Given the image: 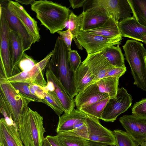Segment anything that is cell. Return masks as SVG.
Here are the masks:
<instances>
[{"label": "cell", "mask_w": 146, "mask_h": 146, "mask_svg": "<svg viewBox=\"0 0 146 146\" xmlns=\"http://www.w3.org/2000/svg\"><path fill=\"white\" fill-rule=\"evenodd\" d=\"M53 54L47 68L60 81L68 94L72 98L77 94L74 84L75 73L72 70L69 60V50L60 36L56 41Z\"/></svg>", "instance_id": "1"}, {"label": "cell", "mask_w": 146, "mask_h": 146, "mask_svg": "<svg viewBox=\"0 0 146 146\" xmlns=\"http://www.w3.org/2000/svg\"><path fill=\"white\" fill-rule=\"evenodd\" d=\"M31 9L36 13L41 25L52 34L66 27L71 12L65 6L46 0H35Z\"/></svg>", "instance_id": "2"}, {"label": "cell", "mask_w": 146, "mask_h": 146, "mask_svg": "<svg viewBox=\"0 0 146 146\" xmlns=\"http://www.w3.org/2000/svg\"><path fill=\"white\" fill-rule=\"evenodd\" d=\"M43 119L37 111L27 109L17 127L24 146H43L46 131Z\"/></svg>", "instance_id": "3"}, {"label": "cell", "mask_w": 146, "mask_h": 146, "mask_svg": "<svg viewBox=\"0 0 146 146\" xmlns=\"http://www.w3.org/2000/svg\"><path fill=\"white\" fill-rule=\"evenodd\" d=\"M0 91L4 96L11 113L13 120L18 126L31 101L21 95L11 82H0Z\"/></svg>", "instance_id": "4"}, {"label": "cell", "mask_w": 146, "mask_h": 146, "mask_svg": "<svg viewBox=\"0 0 146 146\" xmlns=\"http://www.w3.org/2000/svg\"><path fill=\"white\" fill-rule=\"evenodd\" d=\"M76 38L86 50L87 54L102 51L112 46L119 45L122 37L112 38L100 36L81 30Z\"/></svg>", "instance_id": "5"}, {"label": "cell", "mask_w": 146, "mask_h": 146, "mask_svg": "<svg viewBox=\"0 0 146 146\" xmlns=\"http://www.w3.org/2000/svg\"><path fill=\"white\" fill-rule=\"evenodd\" d=\"M131 96L123 87L118 88L116 98H110L102 114L101 119L113 122L120 114L126 111L132 104Z\"/></svg>", "instance_id": "6"}, {"label": "cell", "mask_w": 146, "mask_h": 146, "mask_svg": "<svg viewBox=\"0 0 146 146\" xmlns=\"http://www.w3.org/2000/svg\"><path fill=\"white\" fill-rule=\"evenodd\" d=\"M53 54L52 50L31 69L21 72L3 81L10 82H25L42 87L46 86L47 82L44 77V73Z\"/></svg>", "instance_id": "7"}, {"label": "cell", "mask_w": 146, "mask_h": 146, "mask_svg": "<svg viewBox=\"0 0 146 146\" xmlns=\"http://www.w3.org/2000/svg\"><path fill=\"white\" fill-rule=\"evenodd\" d=\"M9 31L4 9L0 5V64L3 67L7 79L12 77V60L9 50Z\"/></svg>", "instance_id": "8"}, {"label": "cell", "mask_w": 146, "mask_h": 146, "mask_svg": "<svg viewBox=\"0 0 146 146\" xmlns=\"http://www.w3.org/2000/svg\"><path fill=\"white\" fill-rule=\"evenodd\" d=\"M0 5L3 8L9 29L18 34L21 38L25 51L30 49L35 43L31 33L12 12L9 5V0H1Z\"/></svg>", "instance_id": "9"}, {"label": "cell", "mask_w": 146, "mask_h": 146, "mask_svg": "<svg viewBox=\"0 0 146 146\" xmlns=\"http://www.w3.org/2000/svg\"><path fill=\"white\" fill-rule=\"evenodd\" d=\"M99 119L87 114L86 121L89 140L111 146L116 145L113 132L103 126Z\"/></svg>", "instance_id": "10"}, {"label": "cell", "mask_w": 146, "mask_h": 146, "mask_svg": "<svg viewBox=\"0 0 146 146\" xmlns=\"http://www.w3.org/2000/svg\"><path fill=\"white\" fill-rule=\"evenodd\" d=\"M90 5L91 7L101 6L118 22L119 20L131 17L133 13L127 0H92Z\"/></svg>", "instance_id": "11"}, {"label": "cell", "mask_w": 146, "mask_h": 146, "mask_svg": "<svg viewBox=\"0 0 146 146\" xmlns=\"http://www.w3.org/2000/svg\"><path fill=\"white\" fill-rule=\"evenodd\" d=\"M119 121L126 132L139 145L146 139V118L134 114L125 115Z\"/></svg>", "instance_id": "12"}, {"label": "cell", "mask_w": 146, "mask_h": 146, "mask_svg": "<svg viewBox=\"0 0 146 146\" xmlns=\"http://www.w3.org/2000/svg\"><path fill=\"white\" fill-rule=\"evenodd\" d=\"M45 74L46 86L54 92L61 104L64 113H69L76 106L74 99L68 94L61 83L50 70L47 68Z\"/></svg>", "instance_id": "13"}, {"label": "cell", "mask_w": 146, "mask_h": 146, "mask_svg": "<svg viewBox=\"0 0 146 146\" xmlns=\"http://www.w3.org/2000/svg\"><path fill=\"white\" fill-rule=\"evenodd\" d=\"M83 62L88 65L94 77L89 85L104 78L107 72L114 67L103 55L102 51L88 54Z\"/></svg>", "instance_id": "14"}, {"label": "cell", "mask_w": 146, "mask_h": 146, "mask_svg": "<svg viewBox=\"0 0 146 146\" xmlns=\"http://www.w3.org/2000/svg\"><path fill=\"white\" fill-rule=\"evenodd\" d=\"M110 97L107 93L100 92L96 83L91 84L80 91L74 100L76 109L88 106L93 104Z\"/></svg>", "instance_id": "15"}, {"label": "cell", "mask_w": 146, "mask_h": 146, "mask_svg": "<svg viewBox=\"0 0 146 146\" xmlns=\"http://www.w3.org/2000/svg\"><path fill=\"white\" fill-rule=\"evenodd\" d=\"M83 18L81 30L86 31L99 27L104 24L110 17L103 7L96 6L82 12Z\"/></svg>", "instance_id": "16"}, {"label": "cell", "mask_w": 146, "mask_h": 146, "mask_svg": "<svg viewBox=\"0 0 146 146\" xmlns=\"http://www.w3.org/2000/svg\"><path fill=\"white\" fill-rule=\"evenodd\" d=\"M118 26L122 37L141 41V38L146 35V27L139 23L133 16L121 20Z\"/></svg>", "instance_id": "17"}, {"label": "cell", "mask_w": 146, "mask_h": 146, "mask_svg": "<svg viewBox=\"0 0 146 146\" xmlns=\"http://www.w3.org/2000/svg\"><path fill=\"white\" fill-rule=\"evenodd\" d=\"M9 5L14 14L31 33L35 43L38 42L40 36L37 22L29 15L18 2L9 0Z\"/></svg>", "instance_id": "18"}, {"label": "cell", "mask_w": 146, "mask_h": 146, "mask_svg": "<svg viewBox=\"0 0 146 146\" xmlns=\"http://www.w3.org/2000/svg\"><path fill=\"white\" fill-rule=\"evenodd\" d=\"M0 138L4 141L7 146H24L17 125L9 124L4 118L0 120Z\"/></svg>", "instance_id": "19"}, {"label": "cell", "mask_w": 146, "mask_h": 146, "mask_svg": "<svg viewBox=\"0 0 146 146\" xmlns=\"http://www.w3.org/2000/svg\"><path fill=\"white\" fill-rule=\"evenodd\" d=\"M9 50L12 64V72L17 67L25 51L20 36L10 30L9 33Z\"/></svg>", "instance_id": "20"}, {"label": "cell", "mask_w": 146, "mask_h": 146, "mask_svg": "<svg viewBox=\"0 0 146 146\" xmlns=\"http://www.w3.org/2000/svg\"><path fill=\"white\" fill-rule=\"evenodd\" d=\"M87 114L74 109L69 113H64L59 117L56 131L57 134L72 130L76 121L79 119L86 117Z\"/></svg>", "instance_id": "21"}, {"label": "cell", "mask_w": 146, "mask_h": 146, "mask_svg": "<svg viewBox=\"0 0 146 146\" xmlns=\"http://www.w3.org/2000/svg\"><path fill=\"white\" fill-rule=\"evenodd\" d=\"M94 77L88 66L82 62L75 72L74 84L77 95L93 81Z\"/></svg>", "instance_id": "22"}, {"label": "cell", "mask_w": 146, "mask_h": 146, "mask_svg": "<svg viewBox=\"0 0 146 146\" xmlns=\"http://www.w3.org/2000/svg\"><path fill=\"white\" fill-rule=\"evenodd\" d=\"M118 23L112 17H110L108 20L102 25L95 29L84 31L108 37L115 38L122 36L119 27Z\"/></svg>", "instance_id": "23"}, {"label": "cell", "mask_w": 146, "mask_h": 146, "mask_svg": "<svg viewBox=\"0 0 146 146\" xmlns=\"http://www.w3.org/2000/svg\"><path fill=\"white\" fill-rule=\"evenodd\" d=\"M119 79L115 77H106L95 83L100 92L108 94L110 98H116L118 88Z\"/></svg>", "instance_id": "24"}, {"label": "cell", "mask_w": 146, "mask_h": 146, "mask_svg": "<svg viewBox=\"0 0 146 146\" xmlns=\"http://www.w3.org/2000/svg\"><path fill=\"white\" fill-rule=\"evenodd\" d=\"M103 55L110 63L115 67H125L124 56L119 45L112 46L102 51Z\"/></svg>", "instance_id": "25"}, {"label": "cell", "mask_w": 146, "mask_h": 146, "mask_svg": "<svg viewBox=\"0 0 146 146\" xmlns=\"http://www.w3.org/2000/svg\"><path fill=\"white\" fill-rule=\"evenodd\" d=\"M45 92L43 103L52 108L59 117L64 112L61 104L54 91L46 86L42 87Z\"/></svg>", "instance_id": "26"}, {"label": "cell", "mask_w": 146, "mask_h": 146, "mask_svg": "<svg viewBox=\"0 0 146 146\" xmlns=\"http://www.w3.org/2000/svg\"><path fill=\"white\" fill-rule=\"evenodd\" d=\"M133 11V17L146 27V0H127Z\"/></svg>", "instance_id": "27"}, {"label": "cell", "mask_w": 146, "mask_h": 146, "mask_svg": "<svg viewBox=\"0 0 146 146\" xmlns=\"http://www.w3.org/2000/svg\"><path fill=\"white\" fill-rule=\"evenodd\" d=\"M83 18V14L82 13L79 15H77L71 11L68 21V29L72 35L73 39L78 48L81 50H82V47L78 41L76 37L81 30Z\"/></svg>", "instance_id": "28"}, {"label": "cell", "mask_w": 146, "mask_h": 146, "mask_svg": "<svg viewBox=\"0 0 146 146\" xmlns=\"http://www.w3.org/2000/svg\"><path fill=\"white\" fill-rule=\"evenodd\" d=\"M110 98L109 97L98 101L82 109L80 111L94 117L101 119L104 109Z\"/></svg>", "instance_id": "29"}, {"label": "cell", "mask_w": 146, "mask_h": 146, "mask_svg": "<svg viewBox=\"0 0 146 146\" xmlns=\"http://www.w3.org/2000/svg\"><path fill=\"white\" fill-rule=\"evenodd\" d=\"M113 133L116 146H138L140 145L126 131L117 129Z\"/></svg>", "instance_id": "30"}, {"label": "cell", "mask_w": 146, "mask_h": 146, "mask_svg": "<svg viewBox=\"0 0 146 146\" xmlns=\"http://www.w3.org/2000/svg\"><path fill=\"white\" fill-rule=\"evenodd\" d=\"M11 82L19 93L29 100L31 102L43 103L42 100L33 94L31 92L29 87L31 83L25 82Z\"/></svg>", "instance_id": "31"}, {"label": "cell", "mask_w": 146, "mask_h": 146, "mask_svg": "<svg viewBox=\"0 0 146 146\" xmlns=\"http://www.w3.org/2000/svg\"><path fill=\"white\" fill-rule=\"evenodd\" d=\"M58 141L61 146H86L88 140L72 136L57 135Z\"/></svg>", "instance_id": "32"}, {"label": "cell", "mask_w": 146, "mask_h": 146, "mask_svg": "<svg viewBox=\"0 0 146 146\" xmlns=\"http://www.w3.org/2000/svg\"><path fill=\"white\" fill-rule=\"evenodd\" d=\"M38 62L25 52L17 67L14 70V76L21 72L31 69Z\"/></svg>", "instance_id": "33"}, {"label": "cell", "mask_w": 146, "mask_h": 146, "mask_svg": "<svg viewBox=\"0 0 146 146\" xmlns=\"http://www.w3.org/2000/svg\"><path fill=\"white\" fill-rule=\"evenodd\" d=\"M0 111L3 115L6 121L9 125H16L13 120L11 110L2 92L0 91Z\"/></svg>", "instance_id": "34"}, {"label": "cell", "mask_w": 146, "mask_h": 146, "mask_svg": "<svg viewBox=\"0 0 146 146\" xmlns=\"http://www.w3.org/2000/svg\"><path fill=\"white\" fill-rule=\"evenodd\" d=\"M57 135L76 136L89 140L86 121L85 123L81 127L70 131L58 133Z\"/></svg>", "instance_id": "35"}, {"label": "cell", "mask_w": 146, "mask_h": 146, "mask_svg": "<svg viewBox=\"0 0 146 146\" xmlns=\"http://www.w3.org/2000/svg\"><path fill=\"white\" fill-rule=\"evenodd\" d=\"M133 114L146 118V98L136 102L132 109Z\"/></svg>", "instance_id": "36"}, {"label": "cell", "mask_w": 146, "mask_h": 146, "mask_svg": "<svg viewBox=\"0 0 146 146\" xmlns=\"http://www.w3.org/2000/svg\"><path fill=\"white\" fill-rule=\"evenodd\" d=\"M69 60L71 68L75 73L82 63L81 57L76 50H71L69 51Z\"/></svg>", "instance_id": "37"}, {"label": "cell", "mask_w": 146, "mask_h": 146, "mask_svg": "<svg viewBox=\"0 0 146 146\" xmlns=\"http://www.w3.org/2000/svg\"><path fill=\"white\" fill-rule=\"evenodd\" d=\"M60 36L69 50H71V46L73 39V36L69 30L64 31H59L57 32Z\"/></svg>", "instance_id": "38"}, {"label": "cell", "mask_w": 146, "mask_h": 146, "mask_svg": "<svg viewBox=\"0 0 146 146\" xmlns=\"http://www.w3.org/2000/svg\"><path fill=\"white\" fill-rule=\"evenodd\" d=\"M29 87L31 92L43 101L45 97V92L42 87L33 84H30Z\"/></svg>", "instance_id": "39"}, {"label": "cell", "mask_w": 146, "mask_h": 146, "mask_svg": "<svg viewBox=\"0 0 146 146\" xmlns=\"http://www.w3.org/2000/svg\"><path fill=\"white\" fill-rule=\"evenodd\" d=\"M126 71V67H113L108 71L105 78L108 77H115L119 78L124 75Z\"/></svg>", "instance_id": "40"}, {"label": "cell", "mask_w": 146, "mask_h": 146, "mask_svg": "<svg viewBox=\"0 0 146 146\" xmlns=\"http://www.w3.org/2000/svg\"><path fill=\"white\" fill-rule=\"evenodd\" d=\"M86 0H70L71 6L74 9L83 7Z\"/></svg>", "instance_id": "41"}, {"label": "cell", "mask_w": 146, "mask_h": 146, "mask_svg": "<svg viewBox=\"0 0 146 146\" xmlns=\"http://www.w3.org/2000/svg\"><path fill=\"white\" fill-rule=\"evenodd\" d=\"M45 138L52 146H61L58 141L56 135H47Z\"/></svg>", "instance_id": "42"}, {"label": "cell", "mask_w": 146, "mask_h": 146, "mask_svg": "<svg viewBox=\"0 0 146 146\" xmlns=\"http://www.w3.org/2000/svg\"><path fill=\"white\" fill-rule=\"evenodd\" d=\"M86 146H108L106 144L88 140L86 144Z\"/></svg>", "instance_id": "43"}, {"label": "cell", "mask_w": 146, "mask_h": 146, "mask_svg": "<svg viewBox=\"0 0 146 146\" xmlns=\"http://www.w3.org/2000/svg\"><path fill=\"white\" fill-rule=\"evenodd\" d=\"M35 1V0H16L15 1L22 4H25V5L30 4L31 5Z\"/></svg>", "instance_id": "44"}, {"label": "cell", "mask_w": 146, "mask_h": 146, "mask_svg": "<svg viewBox=\"0 0 146 146\" xmlns=\"http://www.w3.org/2000/svg\"><path fill=\"white\" fill-rule=\"evenodd\" d=\"M43 146H52L49 142L45 138L44 142L43 143Z\"/></svg>", "instance_id": "45"}, {"label": "cell", "mask_w": 146, "mask_h": 146, "mask_svg": "<svg viewBox=\"0 0 146 146\" xmlns=\"http://www.w3.org/2000/svg\"><path fill=\"white\" fill-rule=\"evenodd\" d=\"M0 146H7L4 141L1 138H0Z\"/></svg>", "instance_id": "46"}, {"label": "cell", "mask_w": 146, "mask_h": 146, "mask_svg": "<svg viewBox=\"0 0 146 146\" xmlns=\"http://www.w3.org/2000/svg\"><path fill=\"white\" fill-rule=\"evenodd\" d=\"M141 41L143 42L146 44V35L143 36L141 38Z\"/></svg>", "instance_id": "47"}, {"label": "cell", "mask_w": 146, "mask_h": 146, "mask_svg": "<svg viewBox=\"0 0 146 146\" xmlns=\"http://www.w3.org/2000/svg\"><path fill=\"white\" fill-rule=\"evenodd\" d=\"M141 146H146V139L143 142L140 144Z\"/></svg>", "instance_id": "48"}, {"label": "cell", "mask_w": 146, "mask_h": 146, "mask_svg": "<svg viewBox=\"0 0 146 146\" xmlns=\"http://www.w3.org/2000/svg\"><path fill=\"white\" fill-rule=\"evenodd\" d=\"M145 62H146V56L145 57Z\"/></svg>", "instance_id": "49"}]
</instances>
